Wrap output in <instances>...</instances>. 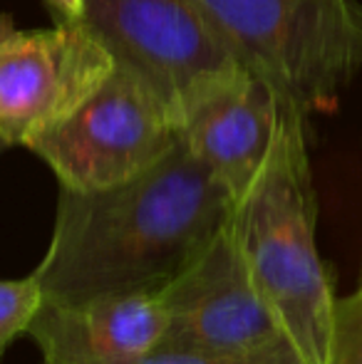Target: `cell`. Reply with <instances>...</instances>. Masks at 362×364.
<instances>
[{
	"label": "cell",
	"mask_w": 362,
	"mask_h": 364,
	"mask_svg": "<svg viewBox=\"0 0 362 364\" xmlns=\"http://www.w3.org/2000/svg\"><path fill=\"white\" fill-rule=\"evenodd\" d=\"M233 196L183 136L154 166L100 191L60 186L53 240L33 270L43 302L159 292L226 225Z\"/></svg>",
	"instance_id": "obj_1"
},
{
	"label": "cell",
	"mask_w": 362,
	"mask_h": 364,
	"mask_svg": "<svg viewBox=\"0 0 362 364\" xmlns=\"http://www.w3.org/2000/svg\"><path fill=\"white\" fill-rule=\"evenodd\" d=\"M300 109L280 102L273 144L251 186L233 201L228 230L256 290L305 364H325L335 288L318 253L313 171Z\"/></svg>",
	"instance_id": "obj_2"
},
{
	"label": "cell",
	"mask_w": 362,
	"mask_h": 364,
	"mask_svg": "<svg viewBox=\"0 0 362 364\" xmlns=\"http://www.w3.org/2000/svg\"><path fill=\"white\" fill-rule=\"evenodd\" d=\"M231 55L303 114L362 75L360 0H196Z\"/></svg>",
	"instance_id": "obj_3"
},
{
	"label": "cell",
	"mask_w": 362,
	"mask_h": 364,
	"mask_svg": "<svg viewBox=\"0 0 362 364\" xmlns=\"http://www.w3.org/2000/svg\"><path fill=\"white\" fill-rule=\"evenodd\" d=\"M82 23L164 105L174 124L246 70L196 0H85Z\"/></svg>",
	"instance_id": "obj_4"
},
{
	"label": "cell",
	"mask_w": 362,
	"mask_h": 364,
	"mask_svg": "<svg viewBox=\"0 0 362 364\" xmlns=\"http://www.w3.org/2000/svg\"><path fill=\"white\" fill-rule=\"evenodd\" d=\"M181 132L151 90L115 65L112 75L65 119L30 141L60 186L100 191L139 176L171 151Z\"/></svg>",
	"instance_id": "obj_5"
},
{
	"label": "cell",
	"mask_w": 362,
	"mask_h": 364,
	"mask_svg": "<svg viewBox=\"0 0 362 364\" xmlns=\"http://www.w3.org/2000/svg\"><path fill=\"white\" fill-rule=\"evenodd\" d=\"M159 295L166 315L159 345L221 355H298L253 285L228 220L203 253Z\"/></svg>",
	"instance_id": "obj_6"
},
{
	"label": "cell",
	"mask_w": 362,
	"mask_h": 364,
	"mask_svg": "<svg viewBox=\"0 0 362 364\" xmlns=\"http://www.w3.org/2000/svg\"><path fill=\"white\" fill-rule=\"evenodd\" d=\"M112 70V53L85 23L15 30L0 45V139L30 146L78 109Z\"/></svg>",
	"instance_id": "obj_7"
},
{
	"label": "cell",
	"mask_w": 362,
	"mask_h": 364,
	"mask_svg": "<svg viewBox=\"0 0 362 364\" xmlns=\"http://www.w3.org/2000/svg\"><path fill=\"white\" fill-rule=\"evenodd\" d=\"M159 292L105 295L58 305L43 302L28 335L45 364H134L164 335Z\"/></svg>",
	"instance_id": "obj_8"
},
{
	"label": "cell",
	"mask_w": 362,
	"mask_h": 364,
	"mask_svg": "<svg viewBox=\"0 0 362 364\" xmlns=\"http://www.w3.org/2000/svg\"><path fill=\"white\" fill-rule=\"evenodd\" d=\"M280 100L251 70L201 100L181 127L191 154L231 191L233 201L251 186L273 144Z\"/></svg>",
	"instance_id": "obj_9"
},
{
	"label": "cell",
	"mask_w": 362,
	"mask_h": 364,
	"mask_svg": "<svg viewBox=\"0 0 362 364\" xmlns=\"http://www.w3.org/2000/svg\"><path fill=\"white\" fill-rule=\"evenodd\" d=\"M43 305V290L33 273L23 280H0V355L25 335Z\"/></svg>",
	"instance_id": "obj_10"
},
{
	"label": "cell",
	"mask_w": 362,
	"mask_h": 364,
	"mask_svg": "<svg viewBox=\"0 0 362 364\" xmlns=\"http://www.w3.org/2000/svg\"><path fill=\"white\" fill-rule=\"evenodd\" d=\"M325 364H362V273L350 295L335 297Z\"/></svg>",
	"instance_id": "obj_11"
},
{
	"label": "cell",
	"mask_w": 362,
	"mask_h": 364,
	"mask_svg": "<svg viewBox=\"0 0 362 364\" xmlns=\"http://www.w3.org/2000/svg\"><path fill=\"white\" fill-rule=\"evenodd\" d=\"M134 364H305L300 355H221V352L186 350V347L156 345L149 355Z\"/></svg>",
	"instance_id": "obj_12"
},
{
	"label": "cell",
	"mask_w": 362,
	"mask_h": 364,
	"mask_svg": "<svg viewBox=\"0 0 362 364\" xmlns=\"http://www.w3.org/2000/svg\"><path fill=\"white\" fill-rule=\"evenodd\" d=\"M58 23H82L85 0H45Z\"/></svg>",
	"instance_id": "obj_13"
},
{
	"label": "cell",
	"mask_w": 362,
	"mask_h": 364,
	"mask_svg": "<svg viewBox=\"0 0 362 364\" xmlns=\"http://www.w3.org/2000/svg\"><path fill=\"white\" fill-rule=\"evenodd\" d=\"M15 33V25H13V18L10 15H0V45Z\"/></svg>",
	"instance_id": "obj_14"
},
{
	"label": "cell",
	"mask_w": 362,
	"mask_h": 364,
	"mask_svg": "<svg viewBox=\"0 0 362 364\" xmlns=\"http://www.w3.org/2000/svg\"><path fill=\"white\" fill-rule=\"evenodd\" d=\"M5 149H8V144H5V141H3V139H0V154H3V151H5Z\"/></svg>",
	"instance_id": "obj_15"
}]
</instances>
